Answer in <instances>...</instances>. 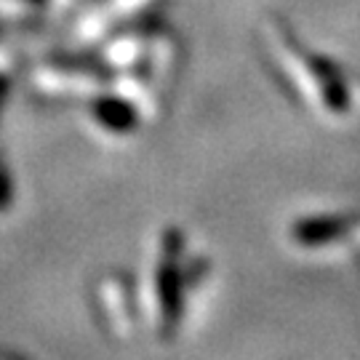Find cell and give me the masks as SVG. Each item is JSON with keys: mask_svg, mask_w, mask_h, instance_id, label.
Segmentation results:
<instances>
[{"mask_svg": "<svg viewBox=\"0 0 360 360\" xmlns=\"http://www.w3.org/2000/svg\"><path fill=\"white\" fill-rule=\"evenodd\" d=\"M347 224V217H315L302 221V224H296L294 238L302 245H323L328 243V240H334V238H339Z\"/></svg>", "mask_w": 360, "mask_h": 360, "instance_id": "obj_2", "label": "cell"}, {"mask_svg": "<svg viewBox=\"0 0 360 360\" xmlns=\"http://www.w3.org/2000/svg\"><path fill=\"white\" fill-rule=\"evenodd\" d=\"M176 254H179V240L176 235L166 238V254L160 264V304H163V318L176 321L179 318V267H176Z\"/></svg>", "mask_w": 360, "mask_h": 360, "instance_id": "obj_1", "label": "cell"}]
</instances>
